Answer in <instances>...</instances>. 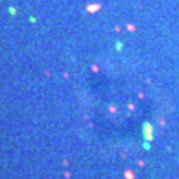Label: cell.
<instances>
[{"label":"cell","mask_w":179,"mask_h":179,"mask_svg":"<svg viewBox=\"0 0 179 179\" xmlns=\"http://www.w3.org/2000/svg\"><path fill=\"white\" fill-rule=\"evenodd\" d=\"M143 136L146 137L148 140H149V139H152V126H151V124H148V122L143 124Z\"/></svg>","instance_id":"1"},{"label":"cell","mask_w":179,"mask_h":179,"mask_svg":"<svg viewBox=\"0 0 179 179\" xmlns=\"http://www.w3.org/2000/svg\"><path fill=\"white\" fill-rule=\"evenodd\" d=\"M122 46H124V43H122V42H120V40H118V42L115 43V48H116V51H121V49H122Z\"/></svg>","instance_id":"2"},{"label":"cell","mask_w":179,"mask_h":179,"mask_svg":"<svg viewBox=\"0 0 179 179\" xmlns=\"http://www.w3.org/2000/svg\"><path fill=\"white\" fill-rule=\"evenodd\" d=\"M8 12H9V14H11V15L14 16V15H15V14H16V8H14V6H11V8L8 9Z\"/></svg>","instance_id":"3"},{"label":"cell","mask_w":179,"mask_h":179,"mask_svg":"<svg viewBox=\"0 0 179 179\" xmlns=\"http://www.w3.org/2000/svg\"><path fill=\"white\" fill-rule=\"evenodd\" d=\"M94 9H99V6H90L88 11H94Z\"/></svg>","instance_id":"4"}]
</instances>
